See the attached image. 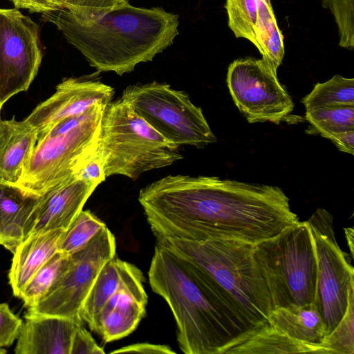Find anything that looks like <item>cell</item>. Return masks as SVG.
Segmentation results:
<instances>
[{"label":"cell","mask_w":354,"mask_h":354,"mask_svg":"<svg viewBox=\"0 0 354 354\" xmlns=\"http://www.w3.org/2000/svg\"><path fill=\"white\" fill-rule=\"evenodd\" d=\"M114 235L106 226L86 245L70 254L66 268L48 293L26 315L82 320L80 313L102 267L115 256Z\"/></svg>","instance_id":"obj_10"},{"label":"cell","mask_w":354,"mask_h":354,"mask_svg":"<svg viewBox=\"0 0 354 354\" xmlns=\"http://www.w3.org/2000/svg\"><path fill=\"white\" fill-rule=\"evenodd\" d=\"M226 81L234 104L250 123L278 124L294 109V102L277 73L262 59L234 60L228 67Z\"/></svg>","instance_id":"obj_11"},{"label":"cell","mask_w":354,"mask_h":354,"mask_svg":"<svg viewBox=\"0 0 354 354\" xmlns=\"http://www.w3.org/2000/svg\"><path fill=\"white\" fill-rule=\"evenodd\" d=\"M106 106L95 104L39 133L16 187L27 196L39 197L74 177L98 149Z\"/></svg>","instance_id":"obj_5"},{"label":"cell","mask_w":354,"mask_h":354,"mask_svg":"<svg viewBox=\"0 0 354 354\" xmlns=\"http://www.w3.org/2000/svg\"><path fill=\"white\" fill-rule=\"evenodd\" d=\"M124 4L122 0H66L63 8L68 10L77 20L86 21Z\"/></svg>","instance_id":"obj_31"},{"label":"cell","mask_w":354,"mask_h":354,"mask_svg":"<svg viewBox=\"0 0 354 354\" xmlns=\"http://www.w3.org/2000/svg\"><path fill=\"white\" fill-rule=\"evenodd\" d=\"M23 322L6 303H0V347H8L17 339Z\"/></svg>","instance_id":"obj_32"},{"label":"cell","mask_w":354,"mask_h":354,"mask_svg":"<svg viewBox=\"0 0 354 354\" xmlns=\"http://www.w3.org/2000/svg\"><path fill=\"white\" fill-rule=\"evenodd\" d=\"M254 34L261 59L277 73L284 56V44L271 0H259Z\"/></svg>","instance_id":"obj_23"},{"label":"cell","mask_w":354,"mask_h":354,"mask_svg":"<svg viewBox=\"0 0 354 354\" xmlns=\"http://www.w3.org/2000/svg\"><path fill=\"white\" fill-rule=\"evenodd\" d=\"M344 230L351 255L353 257V227L345 228Z\"/></svg>","instance_id":"obj_38"},{"label":"cell","mask_w":354,"mask_h":354,"mask_svg":"<svg viewBox=\"0 0 354 354\" xmlns=\"http://www.w3.org/2000/svg\"><path fill=\"white\" fill-rule=\"evenodd\" d=\"M16 8L28 9L31 12H46L57 9L50 0H10Z\"/></svg>","instance_id":"obj_36"},{"label":"cell","mask_w":354,"mask_h":354,"mask_svg":"<svg viewBox=\"0 0 354 354\" xmlns=\"http://www.w3.org/2000/svg\"><path fill=\"white\" fill-rule=\"evenodd\" d=\"M179 147L123 99L106 106L98 141L106 177L121 175L136 180L146 171L168 167L183 158Z\"/></svg>","instance_id":"obj_6"},{"label":"cell","mask_w":354,"mask_h":354,"mask_svg":"<svg viewBox=\"0 0 354 354\" xmlns=\"http://www.w3.org/2000/svg\"><path fill=\"white\" fill-rule=\"evenodd\" d=\"M15 348L16 354H70L80 319L25 315Z\"/></svg>","instance_id":"obj_16"},{"label":"cell","mask_w":354,"mask_h":354,"mask_svg":"<svg viewBox=\"0 0 354 354\" xmlns=\"http://www.w3.org/2000/svg\"><path fill=\"white\" fill-rule=\"evenodd\" d=\"M39 200L16 186L0 184V245L12 254L26 238Z\"/></svg>","instance_id":"obj_19"},{"label":"cell","mask_w":354,"mask_h":354,"mask_svg":"<svg viewBox=\"0 0 354 354\" xmlns=\"http://www.w3.org/2000/svg\"><path fill=\"white\" fill-rule=\"evenodd\" d=\"M143 279L136 266L113 257L99 272L82 308L81 319L91 329L95 316L114 294L123 287L143 282Z\"/></svg>","instance_id":"obj_21"},{"label":"cell","mask_w":354,"mask_h":354,"mask_svg":"<svg viewBox=\"0 0 354 354\" xmlns=\"http://www.w3.org/2000/svg\"><path fill=\"white\" fill-rule=\"evenodd\" d=\"M311 232L317 263V305L330 333L343 317L354 290V271L335 234L333 216L318 208L306 221Z\"/></svg>","instance_id":"obj_9"},{"label":"cell","mask_w":354,"mask_h":354,"mask_svg":"<svg viewBox=\"0 0 354 354\" xmlns=\"http://www.w3.org/2000/svg\"><path fill=\"white\" fill-rule=\"evenodd\" d=\"M328 139L330 140L339 150L353 155L354 130L334 133Z\"/></svg>","instance_id":"obj_37"},{"label":"cell","mask_w":354,"mask_h":354,"mask_svg":"<svg viewBox=\"0 0 354 354\" xmlns=\"http://www.w3.org/2000/svg\"><path fill=\"white\" fill-rule=\"evenodd\" d=\"M259 0H225L228 26L236 38H244L256 46L254 26Z\"/></svg>","instance_id":"obj_28"},{"label":"cell","mask_w":354,"mask_h":354,"mask_svg":"<svg viewBox=\"0 0 354 354\" xmlns=\"http://www.w3.org/2000/svg\"><path fill=\"white\" fill-rule=\"evenodd\" d=\"M97 187L74 176L39 196L26 238L35 233L51 230L66 231Z\"/></svg>","instance_id":"obj_14"},{"label":"cell","mask_w":354,"mask_h":354,"mask_svg":"<svg viewBox=\"0 0 354 354\" xmlns=\"http://www.w3.org/2000/svg\"><path fill=\"white\" fill-rule=\"evenodd\" d=\"M50 1L57 8H63L66 0H50Z\"/></svg>","instance_id":"obj_39"},{"label":"cell","mask_w":354,"mask_h":354,"mask_svg":"<svg viewBox=\"0 0 354 354\" xmlns=\"http://www.w3.org/2000/svg\"><path fill=\"white\" fill-rule=\"evenodd\" d=\"M129 0H122L124 3H128Z\"/></svg>","instance_id":"obj_41"},{"label":"cell","mask_w":354,"mask_h":354,"mask_svg":"<svg viewBox=\"0 0 354 354\" xmlns=\"http://www.w3.org/2000/svg\"><path fill=\"white\" fill-rule=\"evenodd\" d=\"M39 26L17 8H0V105L26 91L41 62Z\"/></svg>","instance_id":"obj_12"},{"label":"cell","mask_w":354,"mask_h":354,"mask_svg":"<svg viewBox=\"0 0 354 354\" xmlns=\"http://www.w3.org/2000/svg\"><path fill=\"white\" fill-rule=\"evenodd\" d=\"M151 289L169 306L185 354H222L247 330L236 315L180 257L156 243L148 272Z\"/></svg>","instance_id":"obj_3"},{"label":"cell","mask_w":354,"mask_h":354,"mask_svg":"<svg viewBox=\"0 0 354 354\" xmlns=\"http://www.w3.org/2000/svg\"><path fill=\"white\" fill-rule=\"evenodd\" d=\"M100 347L93 338L91 333L80 324L73 337L70 354H104Z\"/></svg>","instance_id":"obj_33"},{"label":"cell","mask_w":354,"mask_h":354,"mask_svg":"<svg viewBox=\"0 0 354 354\" xmlns=\"http://www.w3.org/2000/svg\"><path fill=\"white\" fill-rule=\"evenodd\" d=\"M75 177L98 186L104 181L106 176L101 154L97 149L95 154L77 171Z\"/></svg>","instance_id":"obj_34"},{"label":"cell","mask_w":354,"mask_h":354,"mask_svg":"<svg viewBox=\"0 0 354 354\" xmlns=\"http://www.w3.org/2000/svg\"><path fill=\"white\" fill-rule=\"evenodd\" d=\"M38 132L25 120H0V184L16 186L37 140Z\"/></svg>","instance_id":"obj_18"},{"label":"cell","mask_w":354,"mask_h":354,"mask_svg":"<svg viewBox=\"0 0 354 354\" xmlns=\"http://www.w3.org/2000/svg\"><path fill=\"white\" fill-rule=\"evenodd\" d=\"M354 0H323L322 7L329 9L337 25L339 46L353 49L354 47Z\"/></svg>","instance_id":"obj_30"},{"label":"cell","mask_w":354,"mask_h":354,"mask_svg":"<svg viewBox=\"0 0 354 354\" xmlns=\"http://www.w3.org/2000/svg\"><path fill=\"white\" fill-rule=\"evenodd\" d=\"M1 107H2V106L0 105V112H1Z\"/></svg>","instance_id":"obj_42"},{"label":"cell","mask_w":354,"mask_h":354,"mask_svg":"<svg viewBox=\"0 0 354 354\" xmlns=\"http://www.w3.org/2000/svg\"><path fill=\"white\" fill-rule=\"evenodd\" d=\"M301 102L306 109L328 106H354V79L335 75L324 83H317Z\"/></svg>","instance_id":"obj_24"},{"label":"cell","mask_w":354,"mask_h":354,"mask_svg":"<svg viewBox=\"0 0 354 354\" xmlns=\"http://www.w3.org/2000/svg\"><path fill=\"white\" fill-rule=\"evenodd\" d=\"M312 129L328 138L334 133L354 130V106H328L306 109Z\"/></svg>","instance_id":"obj_25"},{"label":"cell","mask_w":354,"mask_h":354,"mask_svg":"<svg viewBox=\"0 0 354 354\" xmlns=\"http://www.w3.org/2000/svg\"><path fill=\"white\" fill-rule=\"evenodd\" d=\"M106 225L89 210H82L60 242L58 252L71 254L86 245Z\"/></svg>","instance_id":"obj_27"},{"label":"cell","mask_w":354,"mask_h":354,"mask_svg":"<svg viewBox=\"0 0 354 354\" xmlns=\"http://www.w3.org/2000/svg\"><path fill=\"white\" fill-rule=\"evenodd\" d=\"M300 353H325V351L319 346L290 338L269 322L241 333L222 351V354Z\"/></svg>","instance_id":"obj_20"},{"label":"cell","mask_w":354,"mask_h":354,"mask_svg":"<svg viewBox=\"0 0 354 354\" xmlns=\"http://www.w3.org/2000/svg\"><path fill=\"white\" fill-rule=\"evenodd\" d=\"M99 71H133L171 46L178 34V17L161 8H140L129 3L90 21L75 19L65 8L42 13Z\"/></svg>","instance_id":"obj_2"},{"label":"cell","mask_w":354,"mask_h":354,"mask_svg":"<svg viewBox=\"0 0 354 354\" xmlns=\"http://www.w3.org/2000/svg\"><path fill=\"white\" fill-rule=\"evenodd\" d=\"M111 353H156V354H173L176 353L169 346L163 344H155L150 343H136L128 345L111 352Z\"/></svg>","instance_id":"obj_35"},{"label":"cell","mask_w":354,"mask_h":354,"mask_svg":"<svg viewBox=\"0 0 354 354\" xmlns=\"http://www.w3.org/2000/svg\"><path fill=\"white\" fill-rule=\"evenodd\" d=\"M156 240L183 259L230 307L247 330L268 322L273 307L253 259V244L236 240Z\"/></svg>","instance_id":"obj_4"},{"label":"cell","mask_w":354,"mask_h":354,"mask_svg":"<svg viewBox=\"0 0 354 354\" xmlns=\"http://www.w3.org/2000/svg\"><path fill=\"white\" fill-rule=\"evenodd\" d=\"M268 322L290 338L321 348L327 335L323 317L315 302L301 306L274 308Z\"/></svg>","instance_id":"obj_22"},{"label":"cell","mask_w":354,"mask_h":354,"mask_svg":"<svg viewBox=\"0 0 354 354\" xmlns=\"http://www.w3.org/2000/svg\"><path fill=\"white\" fill-rule=\"evenodd\" d=\"M354 290L350 293L347 309L337 325L326 335L322 344L326 354L354 353Z\"/></svg>","instance_id":"obj_29"},{"label":"cell","mask_w":354,"mask_h":354,"mask_svg":"<svg viewBox=\"0 0 354 354\" xmlns=\"http://www.w3.org/2000/svg\"><path fill=\"white\" fill-rule=\"evenodd\" d=\"M252 257L266 282L273 308L314 303L317 263L306 221H299L253 244Z\"/></svg>","instance_id":"obj_7"},{"label":"cell","mask_w":354,"mask_h":354,"mask_svg":"<svg viewBox=\"0 0 354 354\" xmlns=\"http://www.w3.org/2000/svg\"><path fill=\"white\" fill-rule=\"evenodd\" d=\"M122 99L150 126L178 145L203 147L216 142L201 107L184 91L158 82L128 86Z\"/></svg>","instance_id":"obj_8"},{"label":"cell","mask_w":354,"mask_h":354,"mask_svg":"<svg viewBox=\"0 0 354 354\" xmlns=\"http://www.w3.org/2000/svg\"><path fill=\"white\" fill-rule=\"evenodd\" d=\"M6 352L7 351L3 348L0 347V354H4L6 353Z\"/></svg>","instance_id":"obj_40"},{"label":"cell","mask_w":354,"mask_h":354,"mask_svg":"<svg viewBox=\"0 0 354 354\" xmlns=\"http://www.w3.org/2000/svg\"><path fill=\"white\" fill-rule=\"evenodd\" d=\"M113 94V88L100 81L67 78L25 120L39 133L62 120L86 113L95 104L108 105Z\"/></svg>","instance_id":"obj_13"},{"label":"cell","mask_w":354,"mask_h":354,"mask_svg":"<svg viewBox=\"0 0 354 354\" xmlns=\"http://www.w3.org/2000/svg\"><path fill=\"white\" fill-rule=\"evenodd\" d=\"M147 304L143 282L123 287L102 306L91 330L105 342L122 339L136 328L145 315Z\"/></svg>","instance_id":"obj_15"},{"label":"cell","mask_w":354,"mask_h":354,"mask_svg":"<svg viewBox=\"0 0 354 354\" xmlns=\"http://www.w3.org/2000/svg\"><path fill=\"white\" fill-rule=\"evenodd\" d=\"M138 201L156 239L255 244L299 222L280 187L216 176L169 175Z\"/></svg>","instance_id":"obj_1"},{"label":"cell","mask_w":354,"mask_h":354,"mask_svg":"<svg viewBox=\"0 0 354 354\" xmlns=\"http://www.w3.org/2000/svg\"><path fill=\"white\" fill-rule=\"evenodd\" d=\"M65 232L55 229L35 233L17 248L8 272L9 283L15 297L20 298L37 272L58 252Z\"/></svg>","instance_id":"obj_17"},{"label":"cell","mask_w":354,"mask_h":354,"mask_svg":"<svg viewBox=\"0 0 354 354\" xmlns=\"http://www.w3.org/2000/svg\"><path fill=\"white\" fill-rule=\"evenodd\" d=\"M70 254L55 253L34 275L23 290L20 299L29 308L39 301L66 268Z\"/></svg>","instance_id":"obj_26"}]
</instances>
